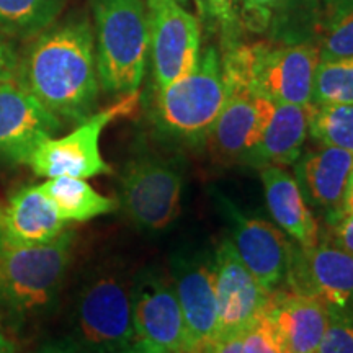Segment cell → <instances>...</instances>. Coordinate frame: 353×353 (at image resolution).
<instances>
[{"label": "cell", "mask_w": 353, "mask_h": 353, "mask_svg": "<svg viewBox=\"0 0 353 353\" xmlns=\"http://www.w3.org/2000/svg\"><path fill=\"white\" fill-rule=\"evenodd\" d=\"M309 134L321 144L353 152V105L312 103Z\"/></svg>", "instance_id": "24"}, {"label": "cell", "mask_w": 353, "mask_h": 353, "mask_svg": "<svg viewBox=\"0 0 353 353\" xmlns=\"http://www.w3.org/2000/svg\"><path fill=\"white\" fill-rule=\"evenodd\" d=\"M134 353H193L174 283L144 273L132 283Z\"/></svg>", "instance_id": "9"}, {"label": "cell", "mask_w": 353, "mask_h": 353, "mask_svg": "<svg viewBox=\"0 0 353 353\" xmlns=\"http://www.w3.org/2000/svg\"><path fill=\"white\" fill-rule=\"evenodd\" d=\"M203 19L219 33L223 50L239 41L241 8L237 0H196Z\"/></svg>", "instance_id": "26"}, {"label": "cell", "mask_w": 353, "mask_h": 353, "mask_svg": "<svg viewBox=\"0 0 353 353\" xmlns=\"http://www.w3.org/2000/svg\"><path fill=\"white\" fill-rule=\"evenodd\" d=\"M293 0H241V21L252 32H263L278 12Z\"/></svg>", "instance_id": "30"}, {"label": "cell", "mask_w": 353, "mask_h": 353, "mask_svg": "<svg viewBox=\"0 0 353 353\" xmlns=\"http://www.w3.org/2000/svg\"><path fill=\"white\" fill-rule=\"evenodd\" d=\"M312 353H317V352H312Z\"/></svg>", "instance_id": "38"}, {"label": "cell", "mask_w": 353, "mask_h": 353, "mask_svg": "<svg viewBox=\"0 0 353 353\" xmlns=\"http://www.w3.org/2000/svg\"><path fill=\"white\" fill-rule=\"evenodd\" d=\"M32 353H83L72 341L48 342Z\"/></svg>", "instance_id": "35"}, {"label": "cell", "mask_w": 353, "mask_h": 353, "mask_svg": "<svg viewBox=\"0 0 353 353\" xmlns=\"http://www.w3.org/2000/svg\"><path fill=\"white\" fill-rule=\"evenodd\" d=\"M0 353H17L15 343L2 329H0Z\"/></svg>", "instance_id": "36"}, {"label": "cell", "mask_w": 353, "mask_h": 353, "mask_svg": "<svg viewBox=\"0 0 353 353\" xmlns=\"http://www.w3.org/2000/svg\"><path fill=\"white\" fill-rule=\"evenodd\" d=\"M319 43H239L223 50L226 88L252 92L273 103L312 105Z\"/></svg>", "instance_id": "2"}, {"label": "cell", "mask_w": 353, "mask_h": 353, "mask_svg": "<svg viewBox=\"0 0 353 353\" xmlns=\"http://www.w3.org/2000/svg\"><path fill=\"white\" fill-rule=\"evenodd\" d=\"M19 56L13 51L12 44L0 37V81L2 79L17 76L19 69Z\"/></svg>", "instance_id": "32"}, {"label": "cell", "mask_w": 353, "mask_h": 353, "mask_svg": "<svg viewBox=\"0 0 353 353\" xmlns=\"http://www.w3.org/2000/svg\"><path fill=\"white\" fill-rule=\"evenodd\" d=\"M296 182L307 205L322 210L330 221L343 210L348 182L353 174V152L324 145L301 154L294 162Z\"/></svg>", "instance_id": "17"}, {"label": "cell", "mask_w": 353, "mask_h": 353, "mask_svg": "<svg viewBox=\"0 0 353 353\" xmlns=\"http://www.w3.org/2000/svg\"><path fill=\"white\" fill-rule=\"evenodd\" d=\"M245 353H288L267 312L244 332Z\"/></svg>", "instance_id": "29"}, {"label": "cell", "mask_w": 353, "mask_h": 353, "mask_svg": "<svg viewBox=\"0 0 353 353\" xmlns=\"http://www.w3.org/2000/svg\"><path fill=\"white\" fill-rule=\"evenodd\" d=\"M321 59L353 56V10L322 26Z\"/></svg>", "instance_id": "27"}, {"label": "cell", "mask_w": 353, "mask_h": 353, "mask_svg": "<svg viewBox=\"0 0 353 353\" xmlns=\"http://www.w3.org/2000/svg\"><path fill=\"white\" fill-rule=\"evenodd\" d=\"M226 97L221 52L208 46L192 72L157 90L154 110L157 126L174 141L203 144Z\"/></svg>", "instance_id": "5"}, {"label": "cell", "mask_w": 353, "mask_h": 353, "mask_svg": "<svg viewBox=\"0 0 353 353\" xmlns=\"http://www.w3.org/2000/svg\"><path fill=\"white\" fill-rule=\"evenodd\" d=\"M132 283L118 270H100L83 283L72 341L83 353H134Z\"/></svg>", "instance_id": "6"}, {"label": "cell", "mask_w": 353, "mask_h": 353, "mask_svg": "<svg viewBox=\"0 0 353 353\" xmlns=\"http://www.w3.org/2000/svg\"><path fill=\"white\" fill-rule=\"evenodd\" d=\"M316 105H353V56L321 59L314 79Z\"/></svg>", "instance_id": "25"}, {"label": "cell", "mask_w": 353, "mask_h": 353, "mask_svg": "<svg viewBox=\"0 0 353 353\" xmlns=\"http://www.w3.org/2000/svg\"><path fill=\"white\" fill-rule=\"evenodd\" d=\"M100 87L112 95L138 92L149 52L145 0H92Z\"/></svg>", "instance_id": "3"}, {"label": "cell", "mask_w": 353, "mask_h": 353, "mask_svg": "<svg viewBox=\"0 0 353 353\" xmlns=\"http://www.w3.org/2000/svg\"><path fill=\"white\" fill-rule=\"evenodd\" d=\"M213 265L218 299V339L244 334L267 312L270 293L255 280L229 239L221 242Z\"/></svg>", "instance_id": "13"}, {"label": "cell", "mask_w": 353, "mask_h": 353, "mask_svg": "<svg viewBox=\"0 0 353 353\" xmlns=\"http://www.w3.org/2000/svg\"><path fill=\"white\" fill-rule=\"evenodd\" d=\"M275 103L252 92L231 88L205 143L221 164L242 162L262 139Z\"/></svg>", "instance_id": "15"}, {"label": "cell", "mask_w": 353, "mask_h": 353, "mask_svg": "<svg viewBox=\"0 0 353 353\" xmlns=\"http://www.w3.org/2000/svg\"><path fill=\"white\" fill-rule=\"evenodd\" d=\"M329 223L334 228L335 245L353 255V214L342 211L341 214L335 216Z\"/></svg>", "instance_id": "31"}, {"label": "cell", "mask_w": 353, "mask_h": 353, "mask_svg": "<svg viewBox=\"0 0 353 353\" xmlns=\"http://www.w3.org/2000/svg\"><path fill=\"white\" fill-rule=\"evenodd\" d=\"M76 234L64 229L50 242L0 244V303L12 314L37 316L52 306L72 259Z\"/></svg>", "instance_id": "4"}, {"label": "cell", "mask_w": 353, "mask_h": 353, "mask_svg": "<svg viewBox=\"0 0 353 353\" xmlns=\"http://www.w3.org/2000/svg\"><path fill=\"white\" fill-rule=\"evenodd\" d=\"M17 79L59 121L90 118L100 81L88 20H70L39 33L19 61Z\"/></svg>", "instance_id": "1"}, {"label": "cell", "mask_w": 353, "mask_h": 353, "mask_svg": "<svg viewBox=\"0 0 353 353\" xmlns=\"http://www.w3.org/2000/svg\"><path fill=\"white\" fill-rule=\"evenodd\" d=\"M232 229V244L255 280L268 293L285 285L293 242L268 221L242 214L231 201L219 198Z\"/></svg>", "instance_id": "14"}, {"label": "cell", "mask_w": 353, "mask_h": 353, "mask_svg": "<svg viewBox=\"0 0 353 353\" xmlns=\"http://www.w3.org/2000/svg\"><path fill=\"white\" fill-rule=\"evenodd\" d=\"M172 276L192 352L208 353L218 339L214 265L201 257H179Z\"/></svg>", "instance_id": "16"}, {"label": "cell", "mask_w": 353, "mask_h": 353, "mask_svg": "<svg viewBox=\"0 0 353 353\" xmlns=\"http://www.w3.org/2000/svg\"><path fill=\"white\" fill-rule=\"evenodd\" d=\"M267 317L288 353L317 352L330 321V311L314 298L280 288L270 293Z\"/></svg>", "instance_id": "18"}, {"label": "cell", "mask_w": 353, "mask_h": 353, "mask_svg": "<svg viewBox=\"0 0 353 353\" xmlns=\"http://www.w3.org/2000/svg\"><path fill=\"white\" fill-rule=\"evenodd\" d=\"M65 229V221L38 187H25L0 208V244L34 245L50 242Z\"/></svg>", "instance_id": "19"}, {"label": "cell", "mask_w": 353, "mask_h": 353, "mask_svg": "<svg viewBox=\"0 0 353 353\" xmlns=\"http://www.w3.org/2000/svg\"><path fill=\"white\" fill-rule=\"evenodd\" d=\"M312 105L275 103L272 120L260 143L255 145L244 164L252 167L294 165L303 154V145L309 132V113Z\"/></svg>", "instance_id": "21"}, {"label": "cell", "mask_w": 353, "mask_h": 353, "mask_svg": "<svg viewBox=\"0 0 353 353\" xmlns=\"http://www.w3.org/2000/svg\"><path fill=\"white\" fill-rule=\"evenodd\" d=\"M265 200L272 218L298 245L312 247L319 242V224L304 200L301 188L285 167L260 169Z\"/></svg>", "instance_id": "20"}, {"label": "cell", "mask_w": 353, "mask_h": 353, "mask_svg": "<svg viewBox=\"0 0 353 353\" xmlns=\"http://www.w3.org/2000/svg\"><path fill=\"white\" fill-rule=\"evenodd\" d=\"M317 353H353V311L330 312Z\"/></svg>", "instance_id": "28"}, {"label": "cell", "mask_w": 353, "mask_h": 353, "mask_svg": "<svg viewBox=\"0 0 353 353\" xmlns=\"http://www.w3.org/2000/svg\"><path fill=\"white\" fill-rule=\"evenodd\" d=\"M208 353H245L244 347V334L228 335L216 341Z\"/></svg>", "instance_id": "33"}, {"label": "cell", "mask_w": 353, "mask_h": 353, "mask_svg": "<svg viewBox=\"0 0 353 353\" xmlns=\"http://www.w3.org/2000/svg\"><path fill=\"white\" fill-rule=\"evenodd\" d=\"M322 6H324V12H322V20L324 25L329 23L343 13L353 10V0H322Z\"/></svg>", "instance_id": "34"}, {"label": "cell", "mask_w": 353, "mask_h": 353, "mask_svg": "<svg viewBox=\"0 0 353 353\" xmlns=\"http://www.w3.org/2000/svg\"><path fill=\"white\" fill-rule=\"evenodd\" d=\"M39 188L65 223H82L112 213L117 208L112 198L100 195L85 180L76 176H52L39 185Z\"/></svg>", "instance_id": "22"}, {"label": "cell", "mask_w": 353, "mask_h": 353, "mask_svg": "<svg viewBox=\"0 0 353 353\" xmlns=\"http://www.w3.org/2000/svg\"><path fill=\"white\" fill-rule=\"evenodd\" d=\"M149 52L156 88L187 76L200 59V21L179 0H148Z\"/></svg>", "instance_id": "10"}, {"label": "cell", "mask_w": 353, "mask_h": 353, "mask_svg": "<svg viewBox=\"0 0 353 353\" xmlns=\"http://www.w3.org/2000/svg\"><path fill=\"white\" fill-rule=\"evenodd\" d=\"M183 170L169 159H131L120 175V203L136 228L164 231L180 214Z\"/></svg>", "instance_id": "7"}, {"label": "cell", "mask_w": 353, "mask_h": 353, "mask_svg": "<svg viewBox=\"0 0 353 353\" xmlns=\"http://www.w3.org/2000/svg\"><path fill=\"white\" fill-rule=\"evenodd\" d=\"M343 213H352L353 214V174L350 176V182H348L345 198H343Z\"/></svg>", "instance_id": "37"}, {"label": "cell", "mask_w": 353, "mask_h": 353, "mask_svg": "<svg viewBox=\"0 0 353 353\" xmlns=\"http://www.w3.org/2000/svg\"><path fill=\"white\" fill-rule=\"evenodd\" d=\"M61 121L48 112L17 76L0 81V161L28 164L37 148L59 131Z\"/></svg>", "instance_id": "12"}, {"label": "cell", "mask_w": 353, "mask_h": 353, "mask_svg": "<svg viewBox=\"0 0 353 353\" xmlns=\"http://www.w3.org/2000/svg\"><path fill=\"white\" fill-rule=\"evenodd\" d=\"M283 286L317 299L330 312L353 311V255L325 242L312 247L294 242Z\"/></svg>", "instance_id": "11"}, {"label": "cell", "mask_w": 353, "mask_h": 353, "mask_svg": "<svg viewBox=\"0 0 353 353\" xmlns=\"http://www.w3.org/2000/svg\"><path fill=\"white\" fill-rule=\"evenodd\" d=\"M65 0H0V32L10 37L39 34L57 19Z\"/></svg>", "instance_id": "23"}, {"label": "cell", "mask_w": 353, "mask_h": 353, "mask_svg": "<svg viewBox=\"0 0 353 353\" xmlns=\"http://www.w3.org/2000/svg\"><path fill=\"white\" fill-rule=\"evenodd\" d=\"M139 103V92L121 97L117 103L94 113L85 121L63 138H50L41 143L30 159V167L39 176H92L110 174L112 169L100 152L101 131L110 121L120 117H130Z\"/></svg>", "instance_id": "8"}]
</instances>
